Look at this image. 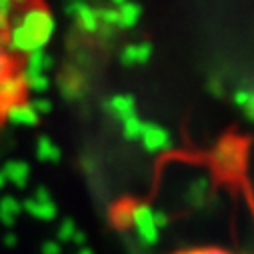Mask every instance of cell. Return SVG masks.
I'll list each match as a JSON object with an SVG mask.
<instances>
[{"instance_id":"obj_2","label":"cell","mask_w":254,"mask_h":254,"mask_svg":"<svg viewBox=\"0 0 254 254\" xmlns=\"http://www.w3.org/2000/svg\"><path fill=\"white\" fill-rule=\"evenodd\" d=\"M174 254H232L224 248L218 246H196V248H186V250H178Z\"/></svg>"},{"instance_id":"obj_1","label":"cell","mask_w":254,"mask_h":254,"mask_svg":"<svg viewBox=\"0 0 254 254\" xmlns=\"http://www.w3.org/2000/svg\"><path fill=\"white\" fill-rule=\"evenodd\" d=\"M54 28L46 0H0V130L30 94V66Z\"/></svg>"}]
</instances>
